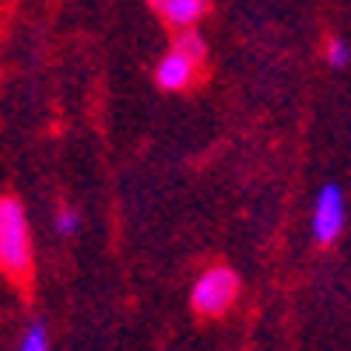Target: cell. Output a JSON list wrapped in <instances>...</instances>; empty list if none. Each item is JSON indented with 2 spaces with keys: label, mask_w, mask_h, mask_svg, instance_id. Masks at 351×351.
<instances>
[{
  "label": "cell",
  "mask_w": 351,
  "mask_h": 351,
  "mask_svg": "<svg viewBox=\"0 0 351 351\" xmlns=\"http://www.w3.org/2000/svg\"><path fill=\"white\" fill-rule=\"evenodd\" d=\"M32 225L18 197H0V271L25 278L32 271Z\"/></svg>",
  "instance_id": "cell-1"
},
{
  "label": "cell",
  "mask_w": 351,
  "mask_h": 351,
  "mask_svg": "<svg viewBox=\"0 0 351 351\" xmlns=\"http://www.w3.org/2000/svg\"><path fill=\"white\" fill-rule=\"evenodd\" d=\"M239 299V274L225 267V263H215V267L200 271L193 288H190V306L200 316H225Z\"/></svg>",
  "instance_id": "cell-2"
},
{
  "label": "cell",
  "mask_w": 351,
  "mask_h": 351,
  "mask_svg": "<svg viewBox=\"0 0 351 351\" xmlns=\"http://www.w3.org/2000/svg\"><path fill=\"white\" fill-rule=\"evenodd\" d=\"M344 221H348V200H344V190L337 183H324L316 190V200H313V215H309V236L316 246H334L344 232Z\"/></svg>",
  "instance_id": "cell-3"
},
{
  "label": "cell",
  "mask_w": 351,
  "mask_h": 351,
  "mask_svg": "<svg viewBox=\"0 0 351 351\" xmlns=\"http://www.w3.org/2000/svg\"><path fill=\"white\" fill-rule=\"evenodd\" d=\"M197 71H200V64H193L186 53L169 46V53L158 56V64H155V84L162 92H186L197 81Z\"/></svg>",
  "instance_id": "cell-4"
},
{
  "label": "cell",
  "mask_w": 351,
  "mask_h": 351,
  "mask_svg": "<svg viewBox=\"0 0 351 351\" xmlns=\"http://www.w3.org/2000/svg\"><path fill=\"white\" fill-rule=\"evenodd\" d=\"M148 8L165 25H172L176 32H183V28H197L204 18H208V11H211L208 0H148Z\"/></svg>",
  "instance_id": "cell-5"
},
{
  "label": "cell",
  "mask_w": 351,
  "mask_h": 351,
  "mask_svg": "<svg viewBox=\"0 0 351 351\" xmlns=\"http://www.w3.org/2000/svg\"><path fill=\"white\" fill-rule=\"evenodd\" d=\"M172 46L180 49V53H186L193 64H208V56H211V46H208V36L200 32V28H183V32H176V39H172Z\"/></svg>",
  "instance_id": "cell-6"
},
{
  "label": "cell",
  "mask_w": 351,
  "mask_h": 351,
  "mask_svg": "<svg viewBox=\"0 0 351 351\" xmlns=\"http://www.w3.org/2000/svg\"><path fill=\"white\" fill-rule=\"evenodd\" d=\"M14 351H53V341H49V327L43 324V319H32L21 337H18V348Z\"/></svg>",
  "instance_id": "cell-7"
},
{
  "label": "cell",
  "mask_w": 351,
  "mask_h": 351,
  "mask_svg": "<svg viewBox=\"0 0 351 351\" xmlns=\"http://www.w3.org/2000/svg\"><path fill=\"white\" fill-rule=\"evenodd\" d=\"M324 64H327L330 71H344V67L351 64V43H348L344 36H330V39L324 43Z\"/></svg>",
  "instance_id": "cell-8"
},
{
  "label": "cell",
  "mask_w": 351,
  "mask_h": 351,
  "mask_svg": "<svg viewBox=\"0 0 351 351\" xmlns=\"http://www.w3.org/2000/svg\"><path fill=\"white\" fill-rule=\"evenodd\" d=\"M81 221L84 218H81V211L74 208V204H64V208L53 215V232L60 239H71V236H77V232H81Z\"/></svg>",
  "instance_id": "cell-9"
}]
</instances>
